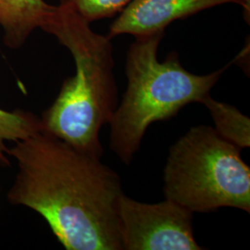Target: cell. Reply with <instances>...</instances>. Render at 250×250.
<instances>
[{"instance_id":"7","label":"cell","mask_w":250,"mask_h":250,"mask_svg":"<svg viewBox=\"0 0 250 250\" xmlns=\"http://www.w3.org/2000/svg\"><path fill=\"white\" fill-rule=\"evenodd\" d=\"M54 7L45 0H0V26L4 44L18 49L37 29H42Z\"/></svg>"},{"instance_id":"2","label":"cell","mask_w":250,"mask_h":250,"mask_svg":"<svg viewBox=\"0 0 250 250\" xmlns=\"http://www.w3.org/2000/svg\"><path fill=\"white\" fill-rule=\"evenodd\" d=\"M62 5L54 7L42 30L72 54L75 74L63 82L52 105L41 117L43 132L101 159L100 130L119 105L111 39Z\"/></svg>"},{"instance_id":"4","label":"cell","mask_w":250,"mask_h":250,"mask_svg":"<svg viewBox=\"0 0 250 250\" xmlns=\"http://www.w3.org/2000/svg\"><path fill=\"white\" fill-rule=\"evenodd\" d=\"M241 149L213 127L191 128L170 147L164 168V197L191 212L221 208L250 211V169Z\"/></svg>"},{"instance_id":"8","label":"cell","mask_w":250,"mask_h":250,"mask_svg":"<svg viewBox=\"0 0 250 250\" xmlns=\"http://www.w3.org/2000/svg\"><path fill=\"white\" fill-rule=\"evenodd\" d=\"M210 112L215 131L226 141L240 149L250 147V120L234 106L208 96L202 102Z\"/></svg>"},{"instance_id":"6","label":"cell","mask_w":250,"mask_h":250,"mask_svg":"<svg viewBox=\"0 0 250 250\" xmlns=\"http://www.w3.org/2000/svg\"><path fill=\"white\" fill-rule=\"evenodd\" d=\"M224 4H235L250 17V0H133L108 28L107 36H146L165 29L177 20Z\"/></svg>"},{"instance_id":"1","label":"cell","mask_w":250,"mask_h":250,"mask_svg":"<svg viewBox=\"0 0 250 250\" xmlns=\"http://www.w3.org/2000/svg\"><path fill=\"white\" fill-rule=\"evenodd\" d=\"M9 155L18 165L10 204L41 215L66 250H123L116 171L43 131L15 142Z\"/></svg>"},{"instance_id":"3","label":"cell","mask_w":250,"mask_h":250,"mask_svg":"<svg viewBox=\"0 0 250 250\" xmlns=\"http://www.w3.org/2000/svg\"><path fill=\"white\" fill-rule=\"evenodd\" d=\"M164 36L165 31L136 36L127 51V87L108 124L110 148L126 165L152 124L177 115L188 104L201 103L228 67L195 74L184 68L175 51L160 62L158 50Z\"/></svg>"},{"instance_id":"10","label":"cell","mask_w":250,"mask_h":250,"mask_svg":"<svg viewBox=\"0 0 250 250\" xmlns=\"http://www.w3.org/2000/svg\"><path fill=\"white\" fill-rule=\"evenodd\" d=\"M133 0H60V5L72 10L80 18L92 23L121 13Z\"/></svg>"},{"instance_id":"9","label":"cell","mask_w":250,"mask_h":250,"mask_svg":"<svg viewBox=\"0 0 250 250\" xmlns=\"http://www.w3.org/2000/svg\"><path fill=\"white\" fill-rule=\"evenodd\" d=\"M43 131L41 118L21 109L8 111L0 107V165L10 166L7 142H17Z\"/></svg>"},{"instance_id":"5","label":"cell","mask_w":250,"mask_h":250,"mask_svg":"<svg viewBox=\"0 0 250 250\" xmlns=\"http://www.w3.org/2000/svg\"><path fill=\"white\" fill-rule=\"evenodd\" d=\"M123 250H200L195 238L193 212L165 198L155 204L124 194L118 202Z\"/></svg>"}]
</instances>
